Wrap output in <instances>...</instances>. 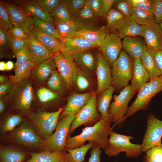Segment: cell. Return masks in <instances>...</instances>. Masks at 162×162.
Returning <instances> with one entry per match:
<instances>
[{
	"instance_id": "21",
	"label": "cell",
	"mask_w": 162,
	"mask_h": 162,
	"mask_svg": "<svg viewBox=\"0 0 162 162\" xmlns=\"http://www.w3.org/2000/svg\"><path fill=\"white\" fill-rule=\"evenodd\" d=\"M95 92L92 91L85 93L72 94L68 99L67 104L61 115L62 117L71 114H76Z\"/></svg>"
},
{
	"instance_id": "40",
	"label": "cell",
	"mask_w": 162,
	"mask_h": 162,
	"mask_svg": "<svg viewBox=\"0 0 162 162\" xmlns=\"http://www.w3.org/2000/svg\"><path fill=\"white\" fill-rule=\"evenodd\" d=\"M33 17L34 26L35 27L46 34L61 41L60 38L57 32L54 23Z\"/></svg>"
},
{
	"instance_id": "38",
	"label": "cell",
	"mask_w": 162,
	"mask_h": 162,
	"mask_svg": "<svg viewBox=\"0 0 162 162\" xmlns=\"http://www.w3.org/2000/svg\"><path fill=\"white\" fill-rule=\"evenodd\" d=\"M131 15L136 22L141 26L151 25L155 23L153 13L142 9L133 8Z\"/></svg>"
},
{
	"instance_id": "25",
	"label": "cell",
	"mask_w": 162,
	"mask_h": 162,
	"mask_svg": "<svg viewBox=\"0 0 162 162\" xmlns=\"http://www.w3.org/2000/svg\"><path fill=\"white\" fill-rule=\"evenodd\" d=\"M114 91V88L112 86H111L100 93L97 99V110L100 114L101 119L106 122H111L110 119L109 109Z\"/></svg>"
},
{
	"instance_id": "5",
	"label": "cell",
	"mask_w": 162,
	"mask_h": 162,
	"mask_svg": "<svg viewBox=\"0 0 162 162\" xmlns=\"http://www.w3.org/2000/svg\"><path fill=\"white\" fill-rule=\"evenodd\" d=\"M64 107L51 112L38 111L30 112L28 117L33 127L43 141L46 140L53 134L58 123L60 115Z\"/></svg>"
},
{
	"instance_id": "47",
	"label": "cell",
	"mask_w": 162,
	"mask_h": 162,
	"mask_svg": "<svg viewBox=\"0 0 162 162\" xmlns=\"http://www.w3.org/2000/svg\"><path fill=\"white\" fill-rule=\"evenodd\" d=\"M15 55L16 57V62L14 66V70L27 61L32 60L28 45L17 51Z\"/></svg>"
},
{
	"instance_id": "31",
	"label": "cell",
	"mask_w": 162,
	"mask_h": 162,
	"mask_svg": "<svg viewBox=\"0 0 162 162\" xmlns=\"http://www.w3.org/2000/svg\"><path fill=\"white\" fill-rule=\"evenodd\" d=\"M154 52V51L148 49L140 58L149 74L150 80L161 75L155 61Z\"/></svg>"
},
{
	"instance_id": "29",
	"label": "cell",
	"mask_w": 162,
	"mask_h": 162,
	"mask_svg": "<svg viewBox=\"0 0 162 162\" xmlns=\"http://www.w3.org/2000/svg\"><path fill=\"white\" fill-rule=\"evenodd\" d=\"M56 66L52 58L46 60L36 65L33 70L34 77L37 81L42 83L47 80Z\"/></svg>"
},
{
	"instance_id": "46",
	"label": "cell",
	"mask_w": 162,
	"mask_h": 162,
	"mask_svg": "<svg viewBox=\"0 0 162 162\" xmlns=\"http://www.w3.org/2000/svg\"><path fill=\"white\" fill-rule=\"evenodd\" d=\"M66 5L71 16L77 15L86 5V0H62Z\"/></svg>"
},
{
	"instance_id": "64",
	"label": "cell",
	"mask_w": 162,
	"mask_h": 162,
	"mask_svg": "<svg viewBox=\"0 0 162 162\" xmlns=\"http://www.w3.org/2000/svg\"><path fill=\"white\" fill-rule=\"evenodd\" d=\"M160 27L161 28V29H162V22L160 23Z\"/></svg>"
},
{
	"instance_id": "6",
	"label": "cell",
	"mask_w": 162,
	"mask_h": 162,
	"mask_svg": "<svg viewBox=\"0 0 162 162\" xmlns=\"http://www.w3.org/2000/svg\"><path fill=\"white\" fill-rule=\"evenodd\" d=\"M162 91V75L150 79L140 90L134 102L129 107L125 120L140 110H146L152 98Z\"/></svg>"
},
{
	"instance_id": "55",
	"label": "cell",
	"mask_w": 162,
	"mask_h": 162,
	"mask_svg": "<svg viewBox=\"0 0 162 162\" xmlns=\"http://www.w3.org/2000/svg\"><path fill=\"white\" fill-rule=\"evenodd\" d=\"M6 32L10 37L17 38H27L26 33L20 27L14 26Z\"/></svg>"
},
{
	"instance_id": "63",
	"label": "cell",
	"mask_w": 162,
	"mask_h": 162,
	"mask_svg": "<svg viewBox=\"0 0 162 162\" xmlns=\"http://www.w3.org/2000/svg\"><path fill=\"white\" fill-rule=\"evenodd\" d=\"M6 63L4 62H0V70L1 71L6 70Z\"/></svg>"
},
{
	"instance_id": "10",
	"label": "cell",
	"mask_w": 162,
	"mask_h": 162,
	"mask_svg": "<svg viewBox=\"0 0 162 162\" xmlns=\"http://www.w3.org/2000/svg\"><path fill=\"white\" fill-rule=\"evenodd\" d=\"M146 122V130L140 144L142 152L162 144V121L151 113L147 118Z\"/></svg>"
},
{
	"instance_id": "7",
	"label": "cell",
	"mask_w": 162,
	"mask_h": 162,
	"mask_svg": "<svg viewBox=\"0 0 162 162\" xmlns=\"http://www.w3.org/2000/svg\"><path fill=\"white\" fill-rule=\"evenodd\" d=\"M76 115L65 116L58 122L54 133L46 140L43 141L42 146L45 150L51 152L65 150L66 141Z\"/></svg>"
},
{
	"instance_id": "27",
	"label": "cell",
	"mask_w": 162,
	"mask_h": 162,
	"mask_svg": "<svg viewBox=\"0 0 162 162\" xmlns=\"http://www.w3.org/2000/svg\"><path fill=\"white\" fill-rule=\"evenodd\" d=\"M107 34L106 27L103 26L97 29L77 31L72 37L82 38L96 47H98L102 43Z\"/></svg>"
},
{
	"instance_id": "11",
	"label": "cell",
	"mask_w": 162,
	"mask_h": 162,
	"mask_svg": "<svg viewBox=\"0 0 162 162\" xmlns=\"http://www.w3.org/2000/svg\"><path fill=\"white\" fill-rule=\"evenodd\" d=\"M33 127L28 122L22 123L12 134V141L30 148L42 146L43 141Z\"/></svg>"
},
{
	"instance_id": "24",
	"label": "cell",
	"mask_w": 162,
	"mask_h": 162,
	"mask_svg": "<svg viewBox=\"0 0 162 162\" xmlns=\"http://www.w3.org/2000/svg\"><path fill=\"white\" fill-rule=\"evenodd\" d=\"M116 33L122 39L128 37L141 36V26L138 23L131 15L126 16Z\"/></svg>"
},
{
	"instance_id": "51",
	"label": "cell",
	"mask_w": 162,
	"mask_h": 162,
	"mask_svg": "<svg viewBox=\"0 0 162 162\" xmlns=\"http://www.w3.org/2000/svg\"><path fill=\"white\" fill-rule=\"evenodd\" d=\"M133 8H137L153 13L155 0H130Z\"/></svg>"
},
{
	"instance_id": "3",
	"label": "cell",
	"mask_w": 162,
	"mask_h": 162,
	"mask_svg": "<svg viewBox=\"0 0 162 162\" xmlns=\"http://www.w3.org/2000/svg\"><path fill=\"white\" fill-rule=\"evenodd\" d=\"M106 146L104 149L109 157L116 156L122 152L125 153L127 157L135 158L140 156L142 152L140 145L131 142L134 137L130 135L121 134L112 130L110 134Z\"/></svg>"
},
{
	"instance_id": "9",
	"label": "cell",
	"mask_w": 162,
	"mask_h": 162,
	"mask_svg": "<svg viewBox=\"0 0 162 162\" xmlns=\"http://www.w3.org/2000/svg\"><path fill=\"white\" fill-rule=\"evenodd\" d=\"M97 94L95 92L84 106L76 114L70 128V134L77 128L85 125L92 126L101 119L96 106Z\"/></svg>"
},
{
	"instance_id": "20",
	"label": "cell",
	"mask_w": 162,
	"mask_h": 162,
	"mask_svg": "<svg viewBox=\"0 0 162 162\" xmlns=\"http://www.w3.org/2000/svg\"><path fill=\"white\" fill-rule=\"evenodd\" d=\"M76 65L88 76L96 71L97 59L89 50L72 54Z\"/></svg>"
},
{
	"instance_id": "12",
	"label": "cell",
	"mask_w": 162,
	"mask_h": 162,
	"mask_svg": "<svg viewBox=\"0 0 162 162\" xmlns=\"http://www.w3.org/2000/svg\"><path fill=\"white\" fill-rule=\"evenodd\" d=\"M3 2L14 26L20 27L26 33L29 32L34 26L33 17L20 4L10 2Z\"/></svg>"
},
{
	"instance_id": "26",
	"label": "cell",
	"mask_w": 162,
	"mask_h": 162,
	"mask_svg": "<svg viewBox=\"0 0 162 162\" xmlns=\"http://www.w3.org/2000/svg\"><path fill=\"white\" fill-rule=\"evenodd\" d=\"M29 32L53 53L54 54L62 49V42L61 41L42 32L34 26Z\"/></svg>"
},
{
	"instance_id": "41",
	"label": "cell",
	"mask_w": 162,
	"mask_h": 162,
	"mask_svg": "<svg viewBox=\"0 0 162 162\" xmlns=\"http://www.w3.org/2000/svg\"><path fill=\"white\" fill-rule=\"evenodd\" d=\"M51 16L54 20L59 22H68L70 20L71 18L68 8L62 0L54 9Z\"/></svg>"
},
{
	"instance_id": "59",
	"label": "cell",
	"mask_w": 162,
	"mask_h": 162,
	"mask_svg": "<svg viewBox=\"0 0 162 162\" xmlns=\"http://www.w3.org/2000/svg\"><path fill=\"white\" fill-rule=\"evenodd\" d=\"M115 0H101L103 10L104 16L111 8Z\"/></svg>"
},
{
	"instance_id": "56",
	"label": "cell",
	"mask_w": 162,
	"mask_h": 162,
	"mask_svg": "<svg viewBox=\"0 0 162 162\" xmlns=\"http://www.w3.org/2000/svg\"><path fill=\"white\" fill-rule=\"evenodd\" d=\"M92 148L90 152V157L88 162H100L101 148L97 146H94Z\"/></svg>"
},
{
	"instance_id": "58",
	"label": "cell",
	"mask_w": 162,
	"mask_h": 162,
	"mask_svg": "<svg viewBox=\"0 0 162 162\" xmlns=\"http://www.w3.org/2000/svg\"><path fill=\"white\" fill-rule=\"evenodd\" d=\"M154 57L157 67L162 75V50L154 51Z\"/></svg>"
},
{
	"instance_id": "8",
	"label": "cell",
	"mask_w": 162,
	"mask_h": 162,
	"mask_svg": "<svg viewBox=\"0 0 162 162\" xmlns=\"http://www.w3.org/2000/svg\"><path fill=\"white\" fill-rule=\"evenodd\" d=\"M135 92L130 85L124 87L118 95L113 96V101L109 109L110 119L114 126H120L124 121V117L129 107L128 104Z\"/></svg>"
},
{
	"instance_id": "45",
	"label": "cell",
	"mask_w": 162,
	"mask_h": 162,
	"mask_svg": "<svg viewBox=\"0 0 162 162\" xmlns=\"http://www.w3.org/2000/svg\"><path fill=\"white\" fill-rule=\"evenodd\" d=\"M59 95L48 88L41 87L37 92L38 98L40 102L44 103H47L58 98Z\"/></svg>"
},
{
	"instance_id": "35",
	"label": "cell",
	"mask_w": 162,
	"mask_h": 162,
	"mask_svg": "<svg viewBox=\"0 0 162 162\" xmlns=\"http://www.w3.org/2000/svg\"><path fill=\"white\" fill-rule=\"evenodd\" d=\"M54 21L57 32L62 42L72 37L77 30L72 22H59Z\"/></svg>"
},
{
	"instance_id": "44",
	"label": "cell",
	"mask_w": 162,
	"mask_h": 162,
	"mask_svg": "<svg viewBox=\"0 0 162 162\" xmlns=\"http://www.w3.org/2000/svg\"><path fill=\"white\" fill-rule=\"evenodd\" d=\"M14 26L9 15L2 1L0 2V27L6 32Z\"/></svg>"
},
{
	"instance_id": "39",
	"label": "cell",
	"mask_w": 162,
	"mask_h": 162,
	"mask_svg": "<svg viewBox=\"0 0 162 162\" xmlns=\"http://www.w3.org/2000/svg\"><path fill=\"white\" fill-rule=\"evenodd\" d=\"M46 84L49 89L56 92L62 90L65 87H67L64 80L56 69L47 80Z\"/></svg>"
},
{
	"instance_id": "22",
	"label": "cell",
	"mask_w": 162,
	"mask_h": 162,
	"mask_svg": "<svg viewBox=\"0 0 162 162\" xmlns=\"http://www.w3.org/2000/svg\"><path fill=\"white\" fill-rule=\"evenodd\" d=\"M139 37H127L122 41L123 49L134 59L140 58L148 49L144 39Z\"/></svg>"
},
{
	"instance_id": "49",
	"label": "cell",
	"mask_w": 162,
	"mask_h": 162,
	"mask_svg": "<svg viewBox=\"0 0 162 162\" xmlns=\"http://www.w3.org/2000/svg\"><path fill=\"white\" fill-rule=\"evenodd\" d=\"M114 4L115 9L121 12L125 16L131 15L133 8L130 0H116Z\"/></svg>"
},
{
	"instance_id": "36",
	"label": "cell",
	"mask_w": 162,
	"mask_h": 162,
	"mask_svg": "<svg viewBox=\"0 0 162 162\" xmlns=\"http://www.w3.org/2000/svg\"><path fill=\"white\" fill-rule=\"evenodd\" d=\"M94 146L93 143L89 142L87 144L77 148L65 149L68 154L66 162H83L88 151Z\"/></svg>"
},
{
	"instance_id": "34",
	"label": "cell",
	"mask_w": 162,
	"mask_h": 162,
	"mask_svg": "<svg viewBox=\"0 0 162 162\" xmlns=\"http://www.w3.org/2000/svg\"><path fill=\"white\" fill-rule=\"evenodd\" d=\"M27 12L33 17L54 23L52 16L45 11L36 1H31L26 3L23 6Z\"/></svg>"
},
{
	"instance_id": "37",
	"label": "cell",
	"mask_w": 162,
	"mask_h": 162,
	"mask_svg": "<svg viewBox=\"0 0 162 162\" xmlns=\"http://www.w3.org/2000/svg\"><path fill=\"white\" fill-rule=\"evenodd\" d=\"M88 76V74L76 65L72 77L73 86H74L80 91L87 90L90 85Z\"/></svg>"
},
{
	"instance_id": "42",
	"label": "cell",
	"mask_w": 162,
	"mask_h": 162,
	"mask_svg": "<svg viewBox=\"0 0 162 162\" xmlns=\"http://www.w3.org/2000/svg\"><path fill=\"white\" fill-rule=\"evenodd\" d=\"M22 120V117L19 115L11 114L8 116L2 124V132L4 133L13 130Z\"/></svg>"
},
{
	"instance_id": "57",
	"label": "cell",
	"mask_w": 162,
	"mask_h": 162,
	"mask_svg": "<svg viewBox=\"0 0 162 162\" xmlns=\"http://www.w3.org/2000/svg\"><path fill=\"white\" fill-rule=\"evenodd\" d=\"M14 84L9 82L8 83L0 84V98H3L10 91Z\"/></svg>"
},
{
	"instance_id": "30",
	"label": "cell",
	"mask_w": 162,
	"mask_h": 162,
	"mask_svg": "<svg viewBox=\"0 0 162 162\" xmlns=\"http://www.w3.org/2000/svg\"><path fill=\"white\" fill-rule=\"evenodd\" d=\"M27 158L26 154L19 150L4 146L0 148V162H26Z\"/></svg>"
},
{
	"instance_id": "13",
	"label": "cell",
	"mask_w": 162,
	"mask_h": 162,
	"mask_svg": "<svg viewBox=\"0 0 162 162\" xmlns=\"http://www.w3.org/2000/svg\"><path fill=\"white\" fill-rule=\"evenodd\" d=\"M51 58L55 61L57 70L64 80L67 88H71L76 65L72 54L61 50L55 53Z\"/></svg>"
},
{
	"instance_id": "14",
	"label": "cell",
	"mask_w": 162,
	"mask_h": 162,
	"mask_svg": "<svg viewBox=\"0 0 162 162\" xmlns=\"http://www.w3.org/2000/svg\"><path fill=\"white\" fill-rule=\"evenodd\" d=\"M98 47L100 51L111 66L123 49L121 39L114 33L107 34Z\"/></svg>"
},
{
	"instance_id": "53",
	"label": "cell",
	"mask_w": 162,
	"mask_h": 162,
	"mask_svg": "<svg viewBox=\"0 0 162 162\" xmlns=\"http://www.w3.org/2000/svg\"><path fill=\"white\" fill-rule=\"evenodd\" d=\"M153 13L155 23L160 24L162 22V0H155Z\"/></svg>"
},
{
	"instance_id": "33",
	"label": "cell",
	"mask_w": 162,
	"mask_h": 162,
	"mask_svg": "<svg viewBox=\"0 0 162 162\" xmlns=\"http://www.w3.org/2000/svg\"><path fill=\"white\" fill-rule=\"evenodd\" d=\"M106 31L109 32L117 31L122 24L125 16L119 11L111 8L106 15Z\"/></svg>"
},
{
	"instance_id": "61",
	"label": "cell",
	"mask_w": 162,
	"mask_h": 162,
	"mask_svg": "<svg viewBox=\"0 0 162 162\" xmlns=\"http://www.w3.org/2000/svg\"><path fill=\"white\" fill-rule=\"evenodd\" d=\"M14 67V64L12 61H8L6 63V70L9 71L10 70H12Z\"/></svg>"
},
{
	"instance_id": "54",
	"label": "cell",
	"mask_w": 162,
	"mask_h": 162,
	"mask_svg": "<svg viewBox=\"0 0 162 162\" xmlns=\"http://www.w3.org/2000/svg\"><path fill=\"white\" fill-rule=\"evenodd\" d=\"M10 37L12 51L15 54L17 51L28 45L27 38H15L10 36Z\"/></svg>"
},
{
	"instance_id": "48",
	"label": "cell",
	"mask_w": 162,
	"mask_h": 162,
	"mask_svg": "<svg viewBox=\"0 0 162 162\" xmlns=\"http://www.w3.org/2000/svg\"><path fill=\"white\" fill-rule=\"evenodd\" d=\"M0 54L2 52H8L10 51L12 52L10 37L6 32L0 29Z\"/></svg>"
},
{
	"instance_id": "18",
	"label": "cell",
	"mask_w": 162,
	"mask_h": 162,
	"mask_svg": "<svg viewBox=\"0 0 162 162\" xmlns=\"http://www.w3.org/2000/svg\"><path fill=\"white\" fill-rule=\"evenodd\" d=\"M28 46L32 60L37 65L47 59L51 58L54 54L46 48L30 32L26 33Z\"/></svg>"
},
{
	"instance_id": "43",
	"label": "cell",
	"mask_w": 162,
	"mask_h": 162,
	"mask_svg": "<svg viewBox=\"0 0 162 162\" xmlns=\"http://www.w3.org/2000/svg\"><path fill=\"white\" fill-rule=\"evenodd\" d=\"M146 152L142 162H162V142L160 146H155Z\"/></svg>"
},
{
	"instance_id": "32",
	"label": "cell",
	"mask_w": 162,
	"mask_h": 162,
	"mask_svg": "<svg viewBox=\"0 0 162 162\" xmlns=\"http://www.w3.org/2000/svg\"><path fill=\"white\" fill-rule=\"evenodd\" d=\"M37 64L32 60H28L14 70V74L9 80L13 84L29 78Z\"/></svg>"
},
{
	"instance_id": "23",
	"label": "cell",
	"mask_w": 162,
	"mask_h": 162,
	"mask_svg": "<svg viewBox=\"0 0 162 162\" xmlns=\"http://www.w3.org/2000/svg\"><path fill=\"white\" fill-rule=\"evenodd\" d=\"M65 151L51 152L45 150L39 152H28L30 157L26 162H66L68 154Z\"/></svg>"
},
{
	"instance_id": "2",
	"label": "cell",
	"mask_w": 162,
	"mask_h": 162,
	"mask_svg": "<svg viewBox=\"0 0 162 162\" xmlns=\"http://www.w3.org/2000/svg\"><path fill=\"white\" fill-rule=\"evenodd\" d=\"M5 103L28 115L34 98V93L29 78L14 84L10 92L3 98Z\"/></svg>"
},
{
	"instance_id": "28",
	"label": "cell",
	"mask_w": 162,
	"mask_h": 162,
	"mask_svg": "<svg viewBox=\"0 0 162 162\" xmlns=\"http://www.w3.org/2000/svg\"><path fill=\"white\" fill-rule=\"evenodd\" d=\"M96 47L82 38L73 37L62 42L61 50L73 54L89 50Z\"/></svg>"
},
{
	"instance_id": "50",
	"label": "cell",
	"mask_w": 162,
	"mask_h": 162,
	"mask_svg": "<svg viewBox=\"0 0 162 162\" xmlns=\"http://www.w3.org/2000/svg\"><path fill=\"white\" fill-rule=\"evenodd\" d=\"M86 5L99 18L104 16L101 0H86Z\"/></svg>"
},
{
	"instance_id": "60",
	"label": "cell",
	"mask_w": 162,
	"mask_h": 162,
	"mask_svg": "<svg viewBox=\"0 0 162 162\" xmlns=\"http://www.w3.org/2000/svg\"><path fill=\"white\" fill-rule=\"evenodd\" d=\"M5 102L3 98L0 99V112L2 113L4 111L5 106Z\"/></svg>"
},
{
	"instance_id": "16",
	"label": "cell",
	"mask_w": 162,
	"mask_h": 162,
	"mask_svg": "<svg viewBox=\"0 0 162 162\" xmlns=\"http://www.w3.org/2000/svg\"><path fill=\"white\" fill-rule=\"evenodd\" d=\"M70 20L77 31L97 29L101 27L100 26V18L86 5L76 16H71Z\"/></svg>"
},
{
	"instance_id": "15",
	"label": "cell",
	"mask_w": 162,
	"mask_h": 162,
	"mask_svg": "<svg viewBox=\"0 0 162 162\" xmlns=\"http://www.w3.org/2000/svg\"><path fill=\"white\" fill-rule=\"evenodd\" d=\"M97 62L96 69L97 88L96 92L100 94L112 86V79L110 65L99 51L97 56Z\"/></svg>"
},
{
	"instance_id": "17",
	"label": "cell",
	"mask_w": 162,
	"mask_h": 162,
	"mask_svg": "<svg viewBox=\"0 0 162 162\" xmlns=\"http://www.w3.org/2000/svg\"><path fill=\"white\" fill-rule=\"evenodd\" d=\"M142 35L147 48L154 51L162 50V30L159 24L141 26Z\"/></svg>"
},
{
	"instance_id": "62",
	"label": "cell",
	"mask_w": 162,
	"mask_h": 162,
	"mask_svg": "<svg viewBox=\"0 0 162 162\" xmlns=\"http://www.w3.org/2000/svg\"><path fill=\"white\" fill-rule=\"evenodd\" d=\"M9 82L8 78L6 76L4 75H1L0 76V84H5Z\"/></svg>"
},
{
	"instance_id": "1",
	"label": "cell",
	"mask_w": 162,
	"mask_h": 162,
	"mask_svg": "<svg viewBox=\"0 0 162 162\" xmlns=\"http://www.w3.org/2000/svg\"><path fill=\"white\" fill-rule=\"evenodd\" d=\"M111 122L102 119L92 126H86L82 129L81 133L74 136H68L65 149L77 148L85 145L88 141L93 143L94 146H99L104 149L107 143L108 137L112 128Z\"/></svg>"
},
{
	"instance_id": "52",
	"label": "cell",
	"mask_w": 162,
	"mask_h": 162,
	"mask_svg": "<svg viewBox=\"0 0 162 162\" xmlns=\"http://www.w3.org/2000/svg\"><path fill=\"white\" fill-rule=\"evenodd\" d=\"M36 1L39 5L45 11L51 15L54 9L61 0H38Z\"/></svg>"
},
{
	"instance_id": "4",
	"label": "cell",
	"mask_w": 162,
	"mask_h": 162,
	"mask_svg": "<svg viewBox=\"0 0 162 162\" xmlns=\"http://www.w3.org/2000/svg\"><path fill=\"white\" fill-rule=\"evenodd\" d=\"M134 59L123 49L113 63L111 73L112 86L115 91L120 92L129 85L132 74Z\"/></svg>"
},
{
	"instance_id": "19",
	"label": "cell",
	"mask_w": 162,
	"mask_h": 162,
	"mask_svg": "<svg viewBox=\"0 0 162 162\" xmlns=\"http://www.w3.org/2000/svg\"><path fill=\"white\" fill-rule=\"evenodd\" d=\"M150 80L149 74L140 58L134 59L132 78L130 85L136 93Z\"/></svg>"
}]
</instances>
